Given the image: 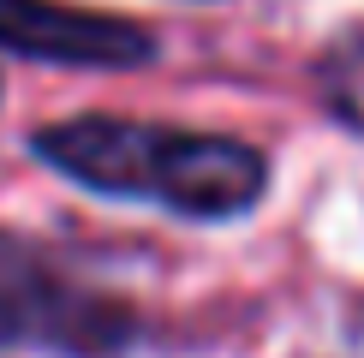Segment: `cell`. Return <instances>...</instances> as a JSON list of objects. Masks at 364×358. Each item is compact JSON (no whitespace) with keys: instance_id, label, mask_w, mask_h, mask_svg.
Instances as JSON below:
<instances>
[{"instance_id":"3957f363","label":"cell","mask_w":364,"mask_h":358,"mask_svg":"<svg viewBox=\"0 0 364 358\" xmlns=\"http://www.w3.org/2000/svg\"><path fill=\"white\" fill-rule=\"evenodd\" d=\"M0 48L54 66H144L156 60V36L132 18L66 0H0Z\"/></svg>"},{"instance_id":"277c9868","label":"cell","mask_w":364,"mask_h":358,"mask_svg":"<svg viewBox=\"0 0 364 358\" xmlns=\"http://www.w3.org/2000/svg\"><path fill=\"white\" fill-rule=\"evenodd\" d=\"M316 96L341 126L364 131V18L346 24L323 54H316Z\"/></svg>"},{"instance_id":"6da1fadb","label":"cell","mask_w":364,"mask_h":358,"mask_svg":"<svg viewBox=\"0 0 364 358\" xmlns=\"http://www.w3.org/2000/svg\"><path fill=\"white\" fill-rule=\"evenodd\" d=\"M54 173L78 179L90 191L132 203H161L191 221H221L245 215L269 185V161L239 138L215 131H186V126H156V119H60L30 138Z\"/></svg>"},{"instance_id":"7a4b0ae2","label":"cell","mask_w":364,"mask_h":358,"mask_svg":"<svg viewBox=\"0 0 364 358\" xmlns=\"http://www.w3.org/2000/svg\"><path fill=\"white\" fill-rule=\"evenodd\" d=\"M0 347H48L66 358H108L132 347V317L108 298L60 281L36 251L0 233Z\"/></svg>"}]
</instances>
